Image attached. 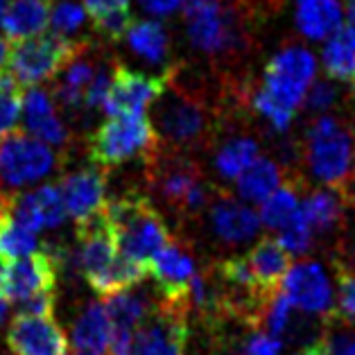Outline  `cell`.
<instances>
[{
	"label": "cell",
	"instance_id": "obj_1",
	"mask_svg": "<svg viewBox=\"0 0 355 355\" xmlns=\"http://www.w3.org/2000/svg\"><path fill=\"white\" fill-rule=\"evenodd\" d=\"M120 256L150 267V261L166 249L172 236L154 204L143 195L129 193L114 199L107 209Z\"/></svg>",
	"mask_w": 355,
	"mask_h": 355
},
{
	"label": "cell",
	"instance_id": "obj_2",
	"mask_svg": "<svg viewBox=\"0 0 355 355\" xmlns=\"http://www.w3.org/2000/svg\"><path fill=\"white\" fill-rule=\"evenodd\" d=\"M150 186L168 209L179 215H197L209 204L211 188L202 177V170L195 161L181 157L177 152L152 154L150 159Z\"/></svg>",
	"mask_w": 355,
	"mask_h": 355
},
{
	"label": "cell",
	"instance_id": "obj_3",
	"mask_svg": "<svg viewBox=\"0 0 355 355\" xmlns=\"http://www.w3.org/2000/svg\"><path fill=\"white\" fill-rule=\"evenodd\" d=\"M181 7L188 39L199 53L224 57L245 46V25L229 0H184Z\"/></svg>",
	"mask_w": 355,
	"mask_h": 355
},
{
	"label": "cell",
	"instance_id": "obj_4",
	"mask_svg": "<svg viewBox=\"0 0 355 355\" xmlns=\"http://www.w3.org/2000/svg\"><path fill=\"white\" fill-rule=\"evenodd\" d=\"M306 161L310 172L331 188L349 186L355 152L349 132L331 116H319L306 129Z\"/></svg>",
	"mask_w": 355,
	"mask_h": 355
},
{
	"label": "cell",
	"instance_id": "obj_5",
	"mask_svg": "<svg viewBox=\"0 0 355 355\" xmlns=\"http://www.w3.org/2000/svg\"><path fill=\"white\" fill-rule=\"evenodd\" d=\"M157 141V129L145 116L109 118L89 136V159L100 170L116 168L136 157L150 159Z\"/></svg>",
	"mask_w": 355,
	"mask_h": 355
},
{
	"label": "cell",
	"instance_id": "obj_6",
	"mask_svg": "<svg viewBox=\"0 0 355 355\" xmlns=\"http://www.w3.org/2000/svg\"><path fill=\"white\" fill-rule=\"evenodd\" d=\"M86 41H73L59 34H39V37L12 43L10 53V73L14 82L21 86L34 89L64 71L80 53Z\"/></svg>",
	"mask_w": 355,
	"mask_h": 355
},
{
	"label": "cell",
	"instance_id": "obj_7",
	"mask_svg": "<svg viewBox=\"0 0 355 355\" xmlns=\"http://www.w3.org/2000/svg\"><path fill=\"white\" fill-rule=\"evenodd\" d=\"M59 166L53 147L37 141L23 129L0 141V195H19L25 186L50 177Z\"/></svg>",
	"mask_w": 355,
	"mask_h": 355
},
{
	"label": "cell",
	"instance_id": "obj_8",
	"mask_svg": "<svg viewBox=\"0 0 355 355\" xmlns=\"http://www.w3.org/2000/svg\"><path fill=\"white\" fill-rule=\"evenodd\" d=\"M154 123L170 147H193L206 141L211 134V120L206 105L197 93L186 89H175L161 95L154 109Z\"/></svg>",
	"mask_w": 355,
	"mask_h": 355
},
{
	"label": "cell",
	"instance_id": "obj_9",
	"mask_svg": "<svg viewBox=\"0 0 355 355\" xmlns=\"http://www.w3.org/2000/svg\"><path fill=\"white\" fill-rule=\"evenodd\" d=\"M317 62L310 50L288 46L279 50L265 66L263 91L283 109L297 114L315 82Z\"/></svg>",
	"mask_w": 355,
	"mask_h": 355
},
{
	"label": "cell",
	"instance_id": "obj_10",
	"mask_svg": "<svg viewBox=\"0 0 355 355\" xmlns=\"http://www.w3.org/2000/svg\"><path fill=\"white\" fill-rule=\"evenodd\" d=\"M59 270L62 267H59L57 251L50 245H43V249L19 261L3 263L0 265V299L21 306L43 294H57Z\"/></svg>",
	"mask_w": 355,
	"mask_h": 355
},
{
	"label": "cell",
	"instance_id": "obj_11",
	"mask_svg": "<svg viewBox=\"0 0 355 355\" xmlns=\"http://www.w3.org/2000/svg\"><path fill=\"white\" fill-rule=\"evenodd\" d=\"M172 80V71L163 75H145L132 71V68L116 66L114 82L105 102V114L109 118L118 116H143L145 109L154 105L168 89V82Z\"/></svg>",
	"mask_w": 355,
	"mask_h": 355
},
{
	"label": "cell",
	"instance_id": "obj_12",
	"mask_svg": "<svg viewBox=\"0 0 355 355\" xmlns=\"http://www.w3.org/2000/svg\"><path fill=\"white\" fill-rule=\"evenodd\" d=\"M188 310L159 303L147 322L134 333L132 355H186Z\"/></svg>",
	"mask_w": 355,
	"mask_h": 355
},
{
	"label": "cell",
	"instance_id": "obj_13",
	"mask_svg": "<svg viewBox=\"0 0 355 355\" xmlns=\"http://www.w3.org/2000/svg\"><path fill=\"white\" fill-rule=\"evenodd\" d=\"M66 213L77 222V227L102 218L109 209L107 202V175L98 166L68 172L59 181Z\"/></svg>",
	"mask_w": 355,
	"mask_h": 355
},
{
	"label": "cell",
	"instance_id": "obj_14",
	"mask_svg": "<svg viewBox=\"0 0 355 355\" xmlns=\"http://www.w3.org/2000/svg\"><path fill=\"white\" fill-rule=\"evenodd\" d=\"M5 342L12 355H68V337L55 317L16 313Z\"/></svg>",
	"mask_w": 355,
	"mask_h": 355
},
{
	"label": "cell",
	"instance_id": "obj_15",
	"mask_svg": "<svg viewBox=\"0 0 355 355\" xmlns=\"http://www.w3.org/2000/svg\"><path fill=\"white\" fill-rule=\"evenodd\" d=\"M150 274L159 285L161 303L190 310L188 292H190V283H193L197 274V267L193 254L186 247L177 245V242H170L166 249H161L150 261Z\"/></svg>",
	"mask_w": 355,
	"mask_h": 355
},
{
	"label": "cell",
	"instance_id": "obj_16",
	"mask_svg": "<svg viewBox=\"0 0 355 355\" xmlns=\"http://www.w3.org/2000/svg\"><path fill=\"white\" fill-rule=\"evenodd\" d=\"M285 297L290 299L294 308L303 310L308 315H324L333 313V288L324 272V267L315 261H306L292 265V270L285 276L281 285Z\"/></svg>",
	"mask_w": 355,
	"mask_h": 355
},
{
	"label": "cell",
	"instance_id": "obj_17",
	"mask_svg": "<svg viewBox=\"0 0 355 355\" xmlns=\"http://www.w3.org/2000/svg\"><path fill=\"white\" fill-rule=\"evenodd\" d=\"M100 64H102L100 57L93 55L91 43L86 41L80 48V53L75 55L73 62L62 71V77L55 80L53 91H50L57 102V109H62L66 116H73V118L86 116V109H84L86 91H89Z\"/></svg>",
	"mask_w": 355,
	"mask_h": 355
},
{
	"label": "cell",
	"instance_id": "obj_18",
	"mask_svg": "<svg viewBox=\"0 0 355 355\" xmlns=\"http://www.w3.org/2000/svg\"><path fill=\"white\" fill-rule=\"evenodd\" d=\"M23 132H28L37 141L46 143L48 147L66 150L71 143V132L57 114V102L53 93L41 86H34L23 98Z\"/></svg>",
	"mask_w": 355,
	"mask_h": 355
},
{
	"label": "cell",
	"instance_id": "obj_19",
	"mask_svg": "<svg viewBox=\"0 0 355 355\" xmlns=\"http://www.w3.org/2000/svg\"><path fill=\"white\" fill-rule=\"evenodd\" d=\"M66 215L64 197L57 184H43L12 199V218L34 233L62 227Z\"/></svg>",
	"mask_w": 355,
	"mask_h": 355
},
{
	"label": "cell",
	"instance_id": "obj_20",
	"mask_svg": "<svg viewBox=\"0 0 355 355\" xmlns=\"http://www.w3.org/2000/svg\"><path fill=\"white\" fill-rule=\"evenodd\" d=\"M211 224L215 236L222 242L238 245V242H247L256 236L261 229V218L254 209L222 195L211 206Z\"/></svg>",
	"mask_w": 355,
	"mask_h": 355
},
{
	"label": "cell",
	"instance_id": "obj_21",
	"mask_svg": "<svg viewBox=\"0 0 355 355\" xmlns=\"http://www.w3.org/2000/svg\"><path fill=\"white\" fill-rule=\"evenodd\" d=\"M71 340L75 351L91 355H109L114 326L105 310V303H89L84 306L71 326Z\"/></svg>",
	"mask_w": 355,
	"mask_h": 355
},
{
	"label": "cell",
	"instance_id": "obj_22",
	"mask_svg": "<svg viewBox=\"0 0 355 355\" xmlns=\"http://www.w3.org/2000/svg\"><path fill=\"white\" fill-rule=\"evenodd\" d=\"M247 261L254 272V279L265 294L281 290L285 276L292 270V254L276 238H263L249 251Z\"/></svg>",
	"mask_w": 355,
	"mask_h": 355
},
{
	"label": "cell",
	"instance_id": "obj_23",
	"mask_svg": "<svg viewBox=\"0 0 355 355\" xmlns=\"http://www.w3.org/2000/svg\"><path fill=\"white\" fill-rule=\"evenodd\" d=\"M53 0H12L5 14L3 30L12 41H25L48 28Z\"/></svg>",
	"mask_w": 355,
	"mask_h": 355
},
{
	"label": "cell",
	"instance_id": "obj_24",
	"mask_svg": "<svg viewBox=\"0 0 355 355\" xmlns=\"http://www.w3.org/2000/svg\"><path fill=\"white\" fill-rule=\"evenodd\" d=\"M340 0H297V28L306 39H328L342 28Z\"/></svg>",
	"mask_w": 355,
	"mask_h": 355
},
{
	"label": "cell",
	"instance_id": "obj_25",
	"mask_svg": "<svg viewBox=\"0 0 355 355\" xmlns=\"http://www.w3.org/2000/svg\"><path fill=\"white\" fill-rule=\"evenodd\" d=\"M322 64L331 80H355V28L351 23L342 25L326 39L322 48Z\"/></svg>",
	"mask_w": 355,
	"mask_h": 355
},
{
	"label": "cell",
	"instance_id": "obj_26",
	"mask_svg": "<svg viewBox=\"0 0 355 355\" xmlns=\"http://www.w3.org/2000/svg\"><path fill=\"white\" fill-rule=\"evenodd\" d=\"M283 170L276 166V161L267 157H258L251 166L236 179L238 195L251 204H263L267 197H272L281 188Z\"/></svg>",
	"mask_w": 355,
	"mask_h": 355
},
{
	"label": "cell",
	"instance_id": "obj_27",
	"mask_svg": "<svg viewBox=\"0 0 355 355\" xmlns=\"http://www.w3.org/2000/svg\"><path fill=\"white\" fill-rule=\"evenodd\" d=\"M105 310L114 326V333H127L134 335L141 328L147 317L152 315V306L143 294H136L132 290L114 294V297L105 299Z\"/></svg>",
	"mask_w": 355,
	"mask_h": 355
},
{
	"label": "cell",
	"instance_id": "obj_28",
	"mask_svg": "<svg viewBox=\"0 0 355 355\" xmlns=\"http://www.w3.org/2000/svg\"><path fill=\"white\" fill-rule=\"evenodd\" d=\"M125 39L129 48L150 64H163L170 55V37L159 21H134Z\"/></svg>",
	"mask_w": 355,
	"mask_h": 355
},
{
	"label": "cell",
	"instance_id": "obj_29",
	"mask_svg": "<svg viewBox=\"0 0 355 355\" xmlns=\"http://www.w3.org/2000/svg\"><path fill=\"white\" fill-rule=\"evenodd\" d=\"M342 213H344L342 195L331 188L315 190L301 204V215L308 222V227L313 229V233H328L335 224H340Z\"/></svg>",
	"mask_w": 355,
	"mask_h": 355
},
{
	"label": "cell",
	"instance_id": "obj_30",
	"mask_svg": "<svg viewBox=\"0 0 355 355\" xmlns=\"http://www.w3.org/2000/svg\"><path fill=\"white\" fill-rule=\"evenodd\" d=\"M258 159V143L249 136L229 138L215 152V170L224 179H238Z\"/></svg>",
	"mask_w": 355,
	"mask_h": 355
},
{
	"label": "cell",
	"instance_id": "obj_31",
	"mask_svg": "<svg viewBox=\"0 0 355 355\" xmlns=\"http://www.w3.org/2000/svg\"><path fill=\"white\" fill-rule=\"evenodd\" d=\"M37 233L12 218V209L0 215V263H12L37 251Z\"/></svg>",
	"mask_w": 355,
	"mask_h": 355
},
{
	"label": "cell",
	"instance_id": "obj_32",
	"mask_svg": "<svg viewBox=\"0 0 355 355\" xmlns=\"http://www.w3.org/2000/svg\"><path fill=\"white\" fill-rule=\"evenodd\" d=\"M301 213V204H299V195L294 186H281L272 197H267L261 204V224H265L267 229L272 231H285L290 224L299 218Z\"/></svg>",
	"mask_w": 355,
	"mask_h": 355
},
{
	"label": "cell",
	"instance_id": "obj_33",
	"mask_svg": "<svg viewBox=\"0 0 355 355\" xmlns=\"http://www.w3.org/2000/svg\"><path fill=\"white\" fill-rule=\"evenodd\" d=\"M326 355H355V326L342 315L326 317L324 335L317 342Z\"/></svg>",
	"mask_w": 355,
	"mask_h": 355
},
{
	"label": "cell",
	"instance_id": "obj_34",
	"mask_svg": "<svg viewBox=\"0 0 355 355\" xmlns=\"http://www.w3.org/2000/svg\"><path fill=\"white\" fill-rule=\"evenodd\" d=\"M23 114V93L21 86L14 82L12 75L0 73V141L19 129Z\"/></svg>",
	"mask_w": 355,
	"mask_h": 355
},
{
	"label": "cell",
	"instance_id": "obj_35",
	"mask_svg": "<svg viewBox=\"0 0 355 355\" xmlns=\"http://www.w3.org/2000/svg\"><path fill=\"white\" fill-rule=\"evenodd\" d=\"M292 310L294 306L290 303V299L285 297V292L279 290L274 292L270 301L265 303V310L261 315V326L263 333L276 337V340H283V335L290 333L292 328Z\"/></svg>",
	"mask_w": 355,
	"mask_h": 355
},
{
	"label": "cell",
	"instance_id": "obj_36",
	"mask_svg": "<svg viewBox=\"0 0 355 355\" xmlns=\"http://www.w3.org/2000/svg\"><path fill=\"white\" fill-rule=\"evenodd\" d=\"M84 21H86L84 7L73 3V0H57V3H53L50 25H53V32L59 34V37L71 39L75 32H80Z\"/></svg>",
	"mask_w": 355,
	"mask_h": 355
},
{
	"label": "cell",
	"instance_id": "obj_37",
	"mask_svg": "<svg viewBox=\"0 0 355 355\" xmlns=\"http://www.w3.org/2000/svg\"><path fill=\"white\" fill-rule=\"evenodd\" d=\"M254 109H256V114H261L267 123H270L272 129H276V132H288L294 120L292 111L283 109L279 102H274L263 89L254 93Z\"/></svg>",
	"mask_w": 355,
	"mask_h": 355
},
{
	"label": "cell",
	"instance_id": "obj_38",
	"mask_svg": "<svg viewBox=\"0 0 355 355\" xmlns=\"http://www.w3.org/2000/svg\"><path fill=\"white\" fill-rule=\"evenodd\" d=\"M313 236H315L313 229L308 227V222L303 220V215L299 213V218L294 220L285 231H281V236L276 240L288 249V254L299 256V254H306L310 249V245H313Z\"/></svg>",
	"mask_w": 355,
	"mask_h": 355
},
{
	"label": "cell",
	"instance_id": "obj_39",
	"mask_svg": "<svg viewBox=\"0 0 355 355\" xmlns=\"http://www.w3.org/2000/svg\"><path fill=\"white\" fill-rule=\"evenodd\" d=\"M132 25H134V16L129 10L116 12V14H107V16H102V19L93 21L95 32H98L100 37L111 39V41L127 37V32L132 30Z\"/></svg>",
	"mask_w": 355,
	"mask_h": 355
},
{
	"label": "cell",
	"instance_id": "obj_40",
	"mask_svg": "<svg viewBox=\"0 0 355 355\" xmlns=\"http://www.w3.org/2000/svg\"><path fill=\"white\" fill-rule=\"evenodd\" d=\"M337 283H340V292H337V310L344 319L355 322V272L337 270Z\"/></svg>",
	"mask_w": 355,
	"mask_h": 355
},
{
	"label": "cell",
	"instance_id": "obj_41",
	"mask_svg": "<svg viewBox=\"0 0 355 355\" xmlns=\"http://www.w3.org/2000/svg\"><path fill=\"white\" fill-rule=\"evenodd\" d=\"M337 102V89L328 82V80H317L313 86L308 89L306 95V107L310 111H317V114H324Z\"/></svg>",
	"mask_w": 355,
	"mask_h": 355
},
{
	"label": "cell",
	"instance_id": "obj_42",
	"mask_svg": "<svg viewBox=\"0 0 355 355\" xmlns=\"http://www.w3.org/2000/svg\"><path fill=\"white\" fill-rule=\"evenodd\" d=\"M279 351H281V340L261 331L249 337L247 344L242 346L240 355H279Z\"/></svg>",
	"mask_w": 355,
	"mask_h": 355
},
{
	"label": "cell",
	"instance_id": "obj_43",
	"mask_svg": "<svg viewBox=\"0 0 355 355\" xmlns=\"http://www.w3.org/2000/svg\"><path fill=\"white\" fill-rule=\"evenodd\" d=\"M84 10L89 12L91 21H95L107 14L129 10V0H84Z\"/></svg>",
	"mask_w": 355,
	"mask_h": 355
},
{
	"label": "cell",
	"instance_id": "obj_44",
	"mask_svg": "<svg viewBox=\"0 0 355 355\" xmlns=\"http://www.w3.org/2000/svg\"><path fill=\"white\" fill-rule=\"evenodd\" d=\"M141 7L152 16H170L172 12H177L184 0H138Z\"/></svg>",
	"mask_w": 355,
	"mask_h": 355
},
{
	"label": "cell",
	"instance_id": "obj_45",
	"mask_svg": "<svg viewBox=\"0 0 355 355\" xmlns=\"http://www.w3.org/2000/svg\"><path fill=\"white\" fill-rule=\"evenodd\" d=\"M10 53H12V43L5 37H0V73L10 66Z\"/></svg>",
	"mask_w": 355,
	"mask_h": 355
},
{
	"label": "cell",
	"instance_id": "obj_46",
	"mask_svg": "<svg viewBox=\"0 0 355 355\" xmlns=\"http://www.w3.org/2000/svg\"><path fill=\"white\" fill-rule=\"evenodd\" d=\"M344 7H346V16H349L351 25H353V28H355V0H346V3H344Z\"/></svg>",
	"mask_w": 355,
	"mask_h": 355
},
{
	"label": "cell",
	"instance_id": "obj_47",
	"mask_svg": "<svg viewBox=\"0 0 355 355\" xmlns=\"http://www.w3.org/2000/svg\"><path fill=\"white\" fill-rule=\"evenodd\" d=\"M301 355H326V353L322 351V346H319V344H313V346H308V349L303 351Z\"/></svg>",
	"mask_w": 355,
	"mask_h": 355
},
{
	"label": "cell",
	"instance_id": "obj_48",
	"mask_svg": "<svg viewBox=\"0 0 355 355\" xmlns=\"http://www.w3.org/2000/svg\"><path fill=\"white\" fill-rule=\"evenodd\" d=\"M10 3L12 0H0V25H3L5 14H7V10H10Z\"/></svg>",
	"mask_w": 355,
	"mask_h": 355
},
{
	"label": "cell",
	"instance_id": "obj_49",
	"mask_svg": "<svg viewBox=\"0 0 355 355\" xmlns=\"http://www.w3.org/2000/svg\"><path fill=\"white\" fill-rule=\"evenodd\" d=\"M71 355H91V353H82V351H75V353H71Z\"/></svg>",
	"mask_w": 355,
	"mask_h": 355
},
{
	"label": "cell",
	"instance_id": "obj_50",
	"mask_svg": "<svg viewBox=\"0 0 355 355\" xmlns=\"http://www.w3.org/2000/svg\"><path fill=\"white\" fill-rule=\"evenodd\" d=\"M353 84H355V80H353Z\"/></svg>",
	"mask_w": 355,
	"mask_h": 355
}]
</instances>
